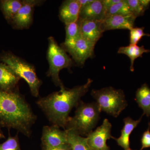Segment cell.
I'll return each instance as SVG.
<instances>
[{"instance_id":"1","label":"cell","mask_w":150,"mask_h":150,"mask_svg":"<svg viewBox=\"0 0 150 150\" xmlns=\"http://www.w3.org/2000/svg\"><path fill=\"white\" fill-rule=\"evenodd\" d=\"M92 82V80L89 79L85 83L72 88L66 89L64 87L59 91L39 98L36 104L53 125L65 130L71 110L77 106Z\"/></svg>"},{"instance_id":"2","label":"cell","mask_w":150,"mask_h":150,"mask_svg":"<svg viewBox=\"0 0 150 150\" xmlns=\"http://www.w3.org/2000/svg\"><path fill=\"white\" fill-rule=\"evenodd\" d=\"M36 119L30 105L18 92L0 89V126L16 129L30 137Z\"/></svg>"},{"instance_id":"3","label":"cell","mask_w":150,"mask_h":150,"mask_svg":"<svg viewBox=\"0 0 150 150\" xmlns=\"http://www.w3.org/2000/svg\"><path fill=\"white\" fill-rule=\"evenodd\" d=\"M74 117H70L65 130L80 136H87L97 124L100 113L96 102L80 101L76 106Z\"/></svg>"},{"instance_id":"4","label":"cell","mask_w":150,"mask_h":150,"mask_svg":"<svg viewBox=\"0 0 150 150\" xmlns=\"http://www.w3.org/2000/svg\"><path fill=\"white\" fill-rule=\"evenodd\" d=\"M91 95L95 99L100 112L103 111L115 118L128 105L123 91L111 87L93 90Z\"/></svg>"},{"instance_id":"5","label":"cell","mask_w":150,"mask_h":150,"mask_svg":"<svg viewBox=\"0 0 150 150\" xmlns=\"http://www.w3.org/2000/svg\"><path fill=\"white\" fill-rule=\"evenodd\" d=\"M0 61L8 65L19 77L27 83L32 96H38L42 82L38 77L33 66L10 53L0 55Z\"/></svg>"},{"instance_id":"6","label":"cell","mask_w":150,"mask_h":150,"mask_svg":"<svg viewBox=\"0 0 150 150\" xmlns=\"http://www.w3.org/2000/svg\"><path fill=\"white\" fill-rule=\"evenodd\" d=\"M48 41L47 55L49 68L47 75L51 77L55 85L61 88L64 86L59 77V73L63 69L70 68L72 65V61L54 37L48 38Z\"/></svg>"},{"instance_id":"7","label":"cell","mask_w":150,"mask_h":150,"mask_svg":"<svg viewBox=\"0 0 150 150\" xmlns=\"http://www.w3.org/2000/svg\"><path fill=\"white\" fill-rule=\"evenodd\" d=\"M95 46V44L81 37L70 42L64 41L62 45L64 50L79 65H83L86 60L93 55Z\"/></svg>"},{"instance_id":"8","label":"cell","mask_w":150,"mask_h":150,"mask_svg":"<svg viewBox=\"0 0 150 150\" xmlns=\"http://www.w3.org/2000/svg\"><path fill=\"white\" fill-rule=\"evenodd\" d=\"M112 125L108 119H105L102 125L87 136L88 144L91 150H110L108 140L113 138L111 135Z\"/></svg>"},{"instance_id":"9","label":"cell","mask_w":150,"mask_h":150,"mask_svg":"<svg viewBox=\"0 0 150 150\" xmlns=\"http://www.w3.org/2000/svg\"><path fill=\"white\" fill-rule=\"evenodd\" d=\"M22 6L10 22L16 29H23L28 28L33 21V14L34 8L43 1L38 0L22 1Z\"/></svg>"},{"instance_id":"10","label":"cell","mask_w":150,"mask_h":150,"mask_svg":"<svg viewBox=\"0 0 150 150\" xmlns=\"http://www.w3.org/2000/svg\"><path fill=\"white\" fill-rule=\"evenodd\" d=\"M41 142L43 149L52 148L68 144L66 130L60 129L59 126L53 125L44 126L42 131Z\"/></svg>"},{"instance_id":"11","label":"cell","mask_w":150,"mask_h":150,"mask_svg":"<svg viewBox=\"0 0 150 150\" xmlns=\"http://www.w3.org/2000/svg\"><path fill=\"white\" fill-rule=\"evenodd\" d=\"M137 18L132 14L128 15H112L107 16L101 22L103 32L115 29H128L134 27Z\"/></svg>"},{"instance_id":"12","label":"cell","mask_w":150,"mask_h":150,"mask_svg":"<svg viewBox=\"0 0 150 150\" xmlns=\"http://www.w3.org/2000/svg\"><path fill=\"white\" fill-rule=\"evenodd\" d=\"M79 20L80 25L81 37L96 45L103 33L101 28L102 21L91 20Z\"/></svg>"},{"instance_id":"13","label":"cell","mask_w":150,"mask_h":150,"mask_svg":"<svg viewBox=\"0 0 150 150\" xmlns=\"http://www.w3.org/2000/svg\"><path fill=\"white\" fill-rule=\"evenodd\" d=\"M81 5L79 0H67L62 3L59 16L65 24L77 21L79 18Z\"/></svg>"},{"instance_id":"14","label":"cell","mask_w":150,"mask_h":150,"mask_svg":"<svg viewBox=\"0 0 150 150\" xmlns=\"http://www.w3.org/2000/svg\"><path fill=\"white\" fill-rule=\"evenodd\" d=\"M105 17V9L103 0L93 1L81 9L80 20H91L102 21Z\"/></svg>"},{"instance_id":"15","label":"cell","mask_w":150,"mask_h":150,"mask_svg":"<svg viewBox=\"0 0 150 150\" xmlns=\"http://www.w3.org/2000/svg\"><path fill=\"white\" fill-rule=\"evenodd\" d=\"M8 65L0 61V89L6 91H14L20 80Z\"/></svg>"},{"instance_id":"16","label":"cell","mask_w":150,"mask_h":150,"mask_svg":"<svg viewBox=\"0 0 150 150\" xmlns=\"http://www.w3.org/2000/svg\"><path fill=\"white\" fill-rule=\"evenodd\" d=\"M138 120H134L130 117L124 118V125L121 131V136L117 139L113 138L116 140L118 146H120L124 150H129L131 149L130 147V135L134 129L138 126L142 121V117Z\"/></svg>"},{"instance_id":"17","label":"cell","mask_w":150,"mask_h":150,"mask_svg":"<svg viewBox=\"0 0 150 150\" xmlns=\"http://www.w3.org/2000/svg\"><path fill=\"white\" fill-rule=\"evenodd\" d=\"M135 100L143 111L142 115L150 116V88L146 83L137 89Z\"/></svg>"},{"instance_id":"18","label":"cell","mask_w":150,"mask_h":150,"mask_svg":"<svg viewBox=\"0 0 150 150\" xmlns=\"http://www.w3.org/2000/svg\"><path fill=\"white\" fill-rule=\"evenodd\" d=\"M150 50L146 49L144 46H139L137 45H129V46H123L119 48L118 54H125L128 56L131 60L130 70L134 71V61L139 57H142L144 53H149Z\"/></svg>"},{"instance_id":"19","label":"cell","mask_w":150,"mask_h":150,"mask_svg":"<svg viewBox=\"0 0 150 150\" xmlns=\"http://www.w3.org/2000/svg\"><path fill=\"white\" fill-rule=\"evenodd\" d=\"M22 1L19 0H2L0 8L5 18L11 21L22 6Z\"/></svg>"},{"instance_id":"20","label":"cell","mask_w":150,"mask_h":150,"mask_svg":"<svg viewBox=\"0 0 150 150\" xmlns=\"http://www.w3.org/2000/svg\"><path fill=\"white\" fill-rule=\"evenodd\" d=\"M67 133L68 144L72 150H91L88 144L86 137H83L72 131L66 130Z\"/></svg>"},{"instance_id":"21","label":"cell","mask_w":150,"mask_h":150,"mask_svg":"<svg viewBox=\"0 0 150 150\" xmlns=\"http://www.w3.org/2000/svg\"><path fill=\"white\" fill-rule=\"evenodd\" d=\"M126 1L131 13L136 18L143 15L145 11L149 8L150 4V1L149 0H126Z\"/></svg>"},{"instance_id":"22","label":"cell","mask_w":150,"mask_h":150,"mask_svg":"<svg viewBox=\"0 0 150 150\" xmlns=\"http://www.w3.org/2000/svg\"><path fill=\"white\" fill-rule=\"evenodd\" d=\"M66 25L65 42L73 41L81 37L80 25L79 20Z\"/></svg>"},{"instance_id":"23","label":"cell","mask_w":150,"mask_h":150,"mask_svg":"<svg viewBox=\"0 0 150 150\" xmlns=\"http://www.w3.org/2000/svg\"><path fill=\"white\" fill-rule=\"evenodd\" d=\"M132 13L126 0H121V1L114 4L106 10L105 17L112 15H128Z\"/></svg>"},{"instance_id":"24","label":"cell","mask_w":150,"mask_h":150,"mask_svg":"<svg viewBox=\"0 0 150 150\" xmlns=\"http://www.w3.org/2000/svg\"><path fill=\"white\" fill-rule=\"evenodd\" d=\"M18 135L14 137L9 135L6 141L0 144V150H21Z\"/></svg>"},{"instance_id":"25","label":"cell","mask_w":150,"mask_h":150,"mask_svg":"<svg viewBox=\"0 0 150 150\" xmlns=\"http://www.w3.org/2000/svg\"><path fill=\"white\" fill-rule=\"evenodd\" d=\"M144 29V27H134L130 30V45H137L142 37L145 36H150V34L145 33Z\"/></svg>"},{"instance_id":"26","label":"cell","mask_w":150,"mask_h":150,"mask_svg":"<svg viewBox=\"0 0 150 150\" xmlns=\"http://www.w3.org/2000/svg\"><path fill=\"white\" fill-rule=\"evenodd\" d=\"M142 147L140 150L150 148V122L149 123L147 129L144 132L141 139Z\"/></svg>"},{"instance_id":"27","label":"cell","mask_w":150,"mask_h":150,"mask_svg":"<svg viewBox=\"0 0 150 150\" xmlns=\"http://www.w3.org/2000/svg\"><path fill=\"white\" fill-rule=\"evenodd\" d=\"M121 1V0H103V2L105 9V12L110 7L119 3Z\"/></svg>"},{"instance_id":"28","label":"cell","mask_w":150,"mask_h":150,"mask_svg":"<svg viewBox=\"0 0 150 150\" xmlns=\"http://www.w3.org/2000/svg\"><path fill=\"white\" fill-rule=\"evenodd\" d=\"M43 150H72V149L70 145L67 144L56 147L43 149Z\"/></svg>"},{"instance_id":"29","label":"cell","mask_w":150,"mask_h":150,"mask_svg":"<svg viewBox=\"0 0 150 150\" xmlns=\"http://www.w3.org/2000/svg\"><path fill=\"white\" fill-rule=\"evenodd\" d=\"M93 1L94 0H79V1L81 7V8L89 4H90L93 2Z\"/></svg>"},{"instance_id":"30","label":"cell","mask_w":150,"mask_h":150,"mask_svg":"<svg viewBox=\"0 0 150 150\" xmlns=\"http://www.w3.org/2000/svg\"><path fill=\"white\" fill-rule=\"evenodd\" d=\"M4 138H5L4 135L3 134L2 131H1V129H0V139H4Z\"/></svg>"},{"instance_id":"31","label":"cell","mask_w":150,"mask_h":150,"mask_svg":"<svg viewBox=\"0 0 150 150\" xmlns=\"http://www.w3.org/2000/svg\"><path fill=\"white\" fill-rule=\"evenodd\" d=\"M129 150H132V149H130Z\"/></svg>"}]
</instances>
